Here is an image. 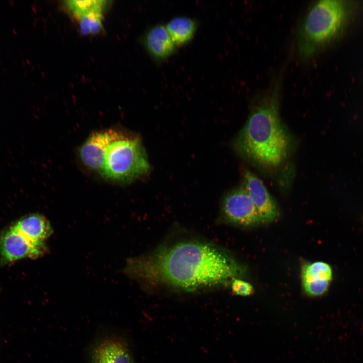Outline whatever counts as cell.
Masks as SVG:
<instances>
[{"label": "cell", "mask_w": 363, "mask_h": 363, "mask_svg": "<svg viewBox=\"0 0 363 363\" xmlns=\"http://www.w3.org/2000/svg\"><path fill=\"white\" fill-rule=\"evenodd\" d=\"M125 137L120 132L113 129L93 132L80 149L82 162L89 169L100 172L110 145Z\"/></svg>", "instance_id": "cell-7"}, {"label": "cell", "mask_w": 363, "mask_h": 363, "mask_svg": "<svg viewBox=\"0 0 363 363\" xmlns=\"http://www.w3.org/2000/svg\"><path fill=\"white\" fill-rule=\"evenodd\" d=\"M45 250L32 244L12 227L0 236V254L5 262L26 257L36 258Z\"/></svg>", "instance_id": "cell-9"}, {"label": "cell", "mask_w": 363, "mask_h": 363, "mask_svg": "<svg viewBox=\"0 0 363 363\" xmlns=\"http://www.w3.org/2000/svg\"><path fill=\"white\" fill-rule=\"evenodd\" d=\"M281 82L278 80L254 98L235 141L239 153L255 164L273 169L289 153L291 137L280 116Z\"/></svg>", "instance_id": "cell-2"}, {"label": "cell", "mask_w": 363, "mask_h": 363, "mask_svg": "<svg viewBox=\"0 0 363 363\" xmlns=\"http://www.w3.org/2000/svg\"><path fill=\"white\" fill-rule=\"evenodd\" d=\"M165 25L176 46L188 43L194 36L197 28L195 20L185 16L174 17Z\"/></svg>", "instance_id": "cell-13"}, {"label": "cell", "mask_w": 363, "mask_h": 363, "mask_svg": "<svg viewBox=\"0 0 363 363\" xmlns=\"http://www.w3.org/2000/svg\"><path fill=\"white\" fill-rule=\"evenodd\" d=\"M221 206L222 217L230 224L251 227L262 223L257 210L243 186L227 194Z\"/></svg>", "instance_id": "cell-5"}, {"label": "cell", "mask_w": 363, "mask_h": 363, "mask_svg": "<svg viewBox=\"0 0 363 363\" xmlns=\"http://www.w3.org/2000/svg\"><path fill=\"white\" fill-rule=\"evenodd\" d=\"M230 286L234 294L237 295L247 296L251 295L254 292L253 286L240 278L234 279Z\"/></svg>", "instance_id": "cell-16"}, {"label": "cell", "mask_w": 363, "mask_h": 363, "mask_svg": "<svg viewBox=\"0 0 363 363\" xmlns=\"http://www.w3.org/2000/svg\"><path fill=\"white\" fill-rule=\"evenodd\" d=\"M12 228L32 244L41 248H45L44 242L52 233L48 221L38 214L21 219Z\"/></svg>", "instance_id": "cell-11"}, {"label": "cell", "mask_w": 363, "mask_h": 363, "mask_svg": "<svg viewBox=\"0 0 363 363\" xmlns=\"http://www.w3.org/2000/svg\"><path fill=\"white\" fill-rule=\"evenodd\" d=\"M88 356L89 363H135L126 340L113 334L103 335L95 339Z\"/></svg>", "instance_id": "cell-6"}, {"label": "cell", "mask_w": 363, "mask_h": 363, "mask_svg": "<svg viewBox=\"0 0 363 363\" xmlns=\"http://www.w3.org/2000/svg\"><path fill=\"white\" fill-rule=\"evenodd\" d=\"M103 14L92 13L82 17L76 21L82 34L94 35L103 30Z\"/></svg>", "instance_id": "cell-15"}, {"label": "cell", "mask_w": 363, "mask_h": 363, "mask_svg": "<svg viewBox=\"0 0 363 363\" xmlns=\"http://www.w3.org/2000/svg\"><path fill=\"white\" fill-rule=\"evenodd\" d=\"M348 14L346 2L320 0L308 8L299 27L297 45L299 56L313 57L339 33Z\"/></svg>", "instance_id": "cell-3"}, {"label": "cell", "mask_w": 363, "mask_h": 363, "mask_svg": "<svg viewBox=\"0 0 363 363\" xmlns=\"http://www.w3.org/2000/svg\"><path fill=\"white\" fill-rule=\"evenodd\" d=\"M302 288L312 297L323 295L328 290L332 279V270L328 263L316 261L305 264L302 269Z\"/></svg>", "instance_id": "cell-10"}, {"label": "cell", "mask_w": 363, "mask_h": 363, "mask_svg": "<svg viewBox=\"0 0 363 363\" xmlns=\"http://www.w3.org/2000/svg\"><path fill=\"white\" fill-rule=\"evenodd\" d=\"M242 186L257 210L262 223H270L277 218L279 212L274 199L263 183L248 169L244 171Z\"/></svg>", "instance_id": "cell-8"}, {"label": "cell", "mask_w": 363, "mask_h": 363, "mask_svg": "<svg viewBox=\"0 0 363 363\" xmlns=\"http://www.w3.org/2000/svg\"><path fill=\"white\" fill-rule=\"evenodd\" d=\"M124 271L149 287L194 292L230 285L244 269L225 250L197 238L164 242L145 254L130 258Z\"/></svg>", "instance_id": "cell-1"}, {"label": "cell", "mask_w": 363, "mask_h": 363, "mask_svg": "<svg viewBox=\"0 0 363 363\" xmlns=\"http://www.w3.org/2000/svg\"><path fill=\"white\" fill-rule=\"evenodd\" d=\"M143 42L146 50L154 58L164 59L174 52L176 45L165 25L157 24L146 32Z\"/></svg>", "instance_id": "cell-12"}, {"label": "cell", "mask_w": 363, "mask_h": 363, "mask_svg": "<svg viewBox=\"0 0 363 363\" xmlns=\"http://www.w3.org/2000/svg\"><path fill=\"white\" fill-rule=\"evenodd\" d=\"M109 2L104 0L64 1L62 4L66 12L77 21L84 16L92 13L103 14Z\"/></svg>", "instance_id": "cell-14"}, {"label": "cell", "mask_w": 363, "mask_h": 363, "mask_svg": "<svg viewBox=\"0 0 363 363\" xmlns=\"http://www.w3.org/2000/svg\"><path fill=\"white\" fill-rule=\"evenodd\" d=\"M149 169L140 140L125 137L110 145L100 172L108 179L128 182L145 174Z\"/></svg>", "instance_id": "cell-4"}]
</instances>
